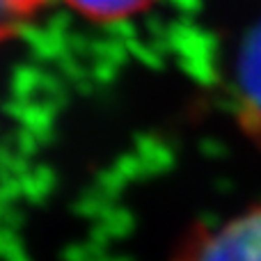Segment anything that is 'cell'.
Wrapping results in <instances>:
<instances>
[{"label": "cell", "instance_id": "cell-1", "mask_svg": "<svg viewBox=\"0 0 261 261\" xmlns=\"http://www.w3.org/2000/svg\"><path fill=\"white\" fill-rule=\"evenodd\" d=\"M172 261H261V204L216 227H197Z\"/></svg>", "mask_w": 261, "mask_h": 261}, {"label": "cell", "instance_id": "cell-2", "mask_svg": "<svg viewBox=\"0 0 261 261\" xmlns=\"http://www.w3.org/2000/svg\"><path fill=\"white\" fill-rule=\"evenodd\" d=\"M234 96L241 128L261 140V21L245 35L239 48Z\"/></svg>", "mask_w": 261, "mask_h": 261}, {"label": "cell", "instance_id": "cell-3", "mask_svg": "<svg viewBox=\"0 0 261 261\" xmlns=\"http://www.w3.org/2000/svg\"><path fill=\"white\" fill-rule=\"evenodd\" d=\"M62 3H67L69 7L90 21L113 23L144 12L156 0H62Z\"/></svg>", "mask_w": 261, "mask_h": 261}]
</instances>
